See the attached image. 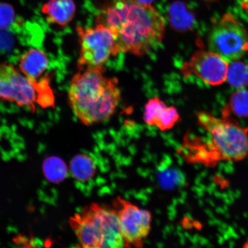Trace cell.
I'll return each instance as SVG.
<instances>
[{"label":"cell","mask_w":248,"mask_h":248,"mask_svg":"<svg viewBox=\"0 0 248 248\" xmlns=\"http://www.w3.org/2000/svg\"><path fill=\"white\" fill-rule=\"evenodd\" d=\"M208 46L210 51L225 60L237 61L248 51L247 31L233 15L226 14L211 30Z\"/></svg>","instance_id":"obj_7"},{"label":"cell","mask_w":248,"mask_h":248,"mask_svg":"<svg viewBox=\"0 0 248 248\" xmlns=\"http://www.w3.org/2000/svg\"><path fill=\"white\" fill-rule=\"evenodd\" d=\"M47 78L33 83L13 65L0 63V100L15 103L34 112L36 104L54 105V98Z\"/></svg>","instance_id":"obj_5"},{"label":"cell","mask_w":248,"mask_h":248,"mask_svg":"<svg viewBox=\"0 0 248 248\" xmlns=\"http://www.w3.org/2000/svg\"><path fill=\"white\" fill-rule=\"evenodd\" d=\"M20 70L30 81L39 83L43 74L47 69L48 60L44 51L39 49H30L21 57Z\"/></svg>","instance_id":"obj_12"},{"label":"cell","mask_w":248,"mask_h":248,"mask_svg":"<svg viewBox=\"0 0 248 248\" xmlns=\"http://www.w3.org/2000/svg\"><path fill=\"white\" fill-rule=\"evenodd\" d=\"M76 11L73 0H48L42 8V14L48 23L61 27L71 22Z\"/></svg>","instance_id":"obj_11"},{"label":"cell","mask_w":248,"mask_h":248,"mask_svg":"<svg viewBox=\"0 0 248 248\" xmlns=\"http://www.w3.org/2000/svg\"><path fill=\"white\" fill-rule=\"evenodd\" d=\"M206 1H211V0H206Z\"/></svg>","instance_id":"obj_21"},{"label":"cell","mask_w":248,"mask_h":248,"mask_svg":"<svg viewBox=\"0 0 248 248\" xmlns=\"http://www.w3.org/2000/svg\"><path fill=\"white\" fill-rule=\"evenodd\" d=\"M231 86L241 89L248 85V66L235 61L229 65L227 79Z\"/></svg>","instance_id":"obj_17"},{"label":"cell","mask_w":248,"mask_h":248,"mask_svg":"<svg viewBox=\"0 0 248 248\" xmlns=\"http://www.w3.org/2000/svg\"><path fill=\"white\" fill-rule=\"evenodd\" d=\"M16 15L12 6L2 3L0 4V30H7L13 27Z\"/></svg>","instance_id":"obj_18"},{"label":"cell","mask_w":248,"mask_h":248,"mask_svg":"<svg viewBox=\"0 0 248 248\" xmlns=\"http://www.w3.org/2000/svg\"><path fill=\"white\" fill-rule=\"evenodd\" d=\"M138 1L141 3H144V4H150L154 0H138Z\"/></svg>","instance_id":"obj_20"},{"label":"cell","mask_w":248,"mask_h":248,"mask_svg":"<svg viewBox=\"0 0 248 248\" xmlns=\"http://www.w3.org/2000/svg\"><path fill=\"white\" fill-rule=\"evenodd\" d=\"M199 125L208 133L206 141L201 138L188 139L193 160L212 164L226 161L239 162L248 156V127L244 128L230 117L218 119L206 111L197 114Z\"/></svg>","instance_id":"obj_3"},{"label":"cell","mask_w":248,"mask_h":248,"mask_svg":"<svg viewBox=\"0 0 248 248\" xmlns=\"http://www.w3.org/2000/svg\"><path fill=\"white\" fill-rule=\"evenodd\" d=\"M231 114L240 117L248 116V91L241 89L232 93L222 110V117H229Z\"/></svg>","instance_id":"obj_13"},{"label":"cell","mask_w":248,"mask_h":248,"mask_svg":"<svg viewBox=\"0 0 248 248\" xmlns=\"http://www.w3.org/2000/svg\"><path fill=\"white\" fill-rule=\"evenodd\" d=\"M143 119L148 125L156 126L160 131H165L179 122L180 115L174 107H168L159 98L154 97L145 105Z\"/></svg>","instance_id":"obj_10"},{"label":"cell","mask_w":248,"mask_h":248,"mask_svg":"<svg viewBox=\"0 0 248 248\" xmlns=\"http://www.w3.org/2000/svg\"><path fill=\"white\" fill-rule=\"evenodd\" d=\"M170 13L172 26L176 30L185 31L193 26V15L182 3H176L172 5Z\"/></svg>","instance_id":"obj_16"},{"label":"cell","mask_w":248,"mask_h":248,"mask_svg":"<svg viewBox=\"0 0 248 248\" xmlns=\"http://www.w3.org/2000/svg\"><path fill=\"white\" fill-rule=\"evenodd\" d=\"M98 19L114 34L119 52L138 57L160 45L165 34L163 15L138 0H114Z\"/></svg>","instance_id":"obj_1"},{"label":"cell","mask_w":248,"mask_h":248,"mask_svg":"<svg viewBox=\"0 0 248 248\" xmlns=\"http://www.w3.org/2000/svg\"><path fill=\"white\" fill-rule=\"evenodd\" d=\"M70 170L74 178L79 181H85L94 173V163L88 155H77L71 160Z\"/></svg>","instance_id":"obj_15"},{"label":"cell","mask_w":248,"mask_h":248,"mask_svg":"<svg viewBox=\"0 0 248 248\" xmlns=\"http://www.w3.org/2000/svg\"><path fill=\"white\" fill-rule=\"evenodd\" d=\"M229 63L212 51L198 50L181 68L185 77L195 75L212 86L222 84L227 79Z\"/></svg>","instance_id":"obj_8"},{"label":"cell","mask_w":248,"mask_h":248,"mask_svg":"<svg viewBox=\"0 0 248 248\" xmlns=\"http://www.w3.org/2000/svg\"><path fill=\"white\" fill-rule=\"evenodd\" d=\"M105 68H88L74 75L68 98L73 113L86 126L104 122L113 115L121 98L119 81L105 75Z\"/></svg>","instance_id":"obj_2"},{"label":"cell","mask_w":248,"mask_h":248,"mask_svg":"<svg viewBox=\"0 0 248 248\" xmlns=\"http://www.w3.org/2000/svg\"><path fill=\"white\" fill-rule=\"evenodd\" d=\"M80 45L79 70L103 67L111 57L119 53L115 36L111 30L99 23L94 27H77Z\"/></svg>","instance_id":"obj_6"},{"label":"cell","mask_w":248,"mask_h":248,"mask_svg":"<svg viewBox=\"0 0 248 248\" xmlns=\"http://www.w3.org/2000/svg\"><path fill=\"white\" fill-rule=\"evenodd\" d=\"M242 7H243L244 10L246 11L248 13V0H245V1L242 3Z\"/></svg>","instance_id":"obj_19"},{"label":"cell","mask_w":248,"mask_h":248,"mask_svg":"<svg viewBox=\"0 0 248 248\" xmlns=\"http://www.w3.org/2000/svg\"><path fill=\"white\" fill-rule=\"evenodd\" d=\"M121 231L127 244L138 248L151 231L150 212L123 200L117 202Z\"/></svg>","instance_id":"obj_9"},{"label":"cell","mask_w":248,"mask_h":248,"mask_svg":"<svg viewBox=\"0 0 248 248\" xmlns=\"http://www.w3.org/2000/svg\"><path fill=\"white\" fill-rule=\"evenodd\" d=\"M77 248H127L116 211L92 204L71 217Z\"/></svg>","instance_id":"obj_4"},{"label":"cell","mask_w":248,"mask_h":248,"mask_svg":"<svg viewBox=\"0 0 248 248\" xmlns=\"http://www.w3.org/2000/svg\"><path fill=\"white\" fill-rule=\"evenodd\" d=\"M67 167L63 161L57 156L46 158L43 164L45 177L52 184H59L66 178Z\"/></svg>","instance_id":"obj_14"}]
</instances>
